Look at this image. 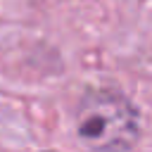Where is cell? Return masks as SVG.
Instances as JSON below:
<instances>
[{
  "instance_id": "1",
  "label": "cell",
  "mask_w": 152,
  "mask_h": 152,
  "mask_svg": "<svg viewBox=\"0 0 152 152\" xmlns=\"http://www.w3.org/2000/svg\"><path fill=\"white\" fill-rule=\"evenodd\" d=\"M76 133L95 150L131 147L138 138V114L124 95L97 90L83 97L76 114Z\"/></svg>"
}]
</instances>
